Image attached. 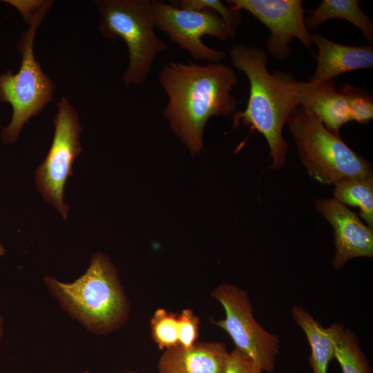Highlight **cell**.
<instances>
[{"label": "cell", "instance_id": "6da1fadb", "mask_svg": "<svg viewBox=\"0 0 373 373\" xmlns=\"http://www.w3.org/2000/svg\"><path fill=\"white\" fill-rule=\"evenodd\" d=\"M158 81L167 95L162 114L191 155L204 149V131L213 116L233 115L238 106L231 91L238 83L234 70L224 63L170 61Z\"/></svg>", "mask_w": 373, "mask_h": 373}, {"label": "cell", "instance_id": "7a4b0ae2", "mask_svg": "<svg viewBox=\"0 0 373 373\" xmlns=\"http://www.w3.org/2000/svg\"><path fill=\"white\" fill-rule=\"evenodd\" d=\"M229 55L235 68L242 71L249 82L247 105L233 115V126L250 125L266 139L272 158L271 167L281 169L288 151L283 126L298 106L291 86L293 75L267 69V52L256 46L233 45Z\"/></svg>", "mask_w": 373, "mask_h": 373}, {"label": "cell", "instance_id": "3957f363", "mask_svg": "<svg viewBox=\"0 0 373 373\" xmlns=\"http://www.w3.org/2000/svg\"><path fill=\"white\" fill-rule=\"evenodd\" d=\"M43 280L67 314L92 334H108L128 319L129 302L117 269L106 254H93L86 271L72 282L51 276Z\"/></svg>", "mask_w": 373, "mask_h": 373}, {"label": "cell", "instance_id": "277c9868", "mask_svg": "<svg viewBox=\"0 0 373 373\" xmlns=\"http://www.w3.org/2000/svg\"><path fill=\"white\" fill-rule=\"evenodd\" d=\"M52 4L51 1H28L20 9L28 24L17 44L20 68L17 73L7 70L0 75V102L12 108L10 122L1 132L4 144H14L23 126L53 100L55 83L41 69L33 47L37 30Z\"/></svg>", "mask_w": 373, "mask_h": 373}, {"label": "cell", "instance_id": "5b68a950", "mask_svg": "<svg viewBox=\"0 0 373 373\" xmlns=\"http://www.w3.org/2000/svg\"><path fill=\"white\" fill-rule=\"evenodd\" d=\"M287 124L309 176L323 184L373 177L370 162L329 131L310 111L298 106Z\"/></svg>", "mask_w": 373, "mask_h": 373}, {"label": "cell", "instance_id": "8992f818", "mask_svg": "<svg viewBox=\"0 0 373 373\" xmlns=\"http://www.w3.org/2000/svg\"><path fill=\"white\" fill-rule=\"evenodd\" d=\"M94 3L100 16L102 35L119 37L126 44L128 64L122 76L124 83L144 84L155 57L168 48L155 30L152 0H97Z\"/></svg>", "mask_w": 373, "mask_h": 373}, {"label": "cell", "instance_id": "52a82bcc", "mask_svg": "<svg viewBox=\"0 0 373 373\" xmlns=\"http://www.w3.org/2000/svg\"><path fill=\"white\" fill-rule=\"evenodd\" d=\"M50 149L35 173L36 188L44 201L61 218H68L70 207L65 201V186L73 174V164L82 152L79 114L63 97L57 103Z\"/></svg>", "mask_w": 373, "mask_h": 373}, {"label": "cell", "instance_id": "ba28073f", "mask_svg": "<svg viewBox=\"0 0 373 373\" xmlns=\"http://www.w3.org/2000/svg\"><path fill=\"white\" fill-rule=\"evenodd\" d=\"M223 307L225 317L213 321L226 332L236 347L250 358L262 370L275 369L280 352V339L256 322L248 293L233 284L223 283L211 294Z\"/></svg>", "mask_w": 373, "mask_h": 373}, {"label": "cell", "instance_id": "9c48e42d", "mask_svg": "<svg viewBox=\"0 0 373 373\" xmlns=\"http://www.w3.org/2000/svg\"><path fill=\"white\" fill-rule=\"evenodd\" d=\"M152 5L155 28L164 32L192 58L215 63L227 57L224 51L213 49L202 41L204 35L220 41L230 38L225 22L215 10L210 8L198 11L182 9L155 0H152Z\"/></svg>", "mask_w": 373, "mask_h": 373}, {"label": "cell", "instance_id": "30bf717a", "mask_svg": "<svg viewBox=\"0 0 373 373\" xmlns=\"http://www.w3.org/2000/svg\"><path fill=\"white\" fill-rule=\"evenodd\" d=\"M235 9L245 10L270 30L268 52L276 59L289 57V44L298 39L308 49L313 46L312 35L305 23L301 0H227Z\"/></svg>", "mask_w": 373, "mask_h": 373}, {"label": "cell", "instance_id": "8fae6325", "mask_svg": "<svg viewBox=\"0 0 373 373\" xmlns=\"http://www.w3.org/2000/svg\"><path fill=\"white\" fill-rule=\"evenodd\" d=\"M315 206L334 230V269L342 268L356 257H373L372 228L364 224L355 213L334 198L318 199Z\"/></svg>", "mask_w": 373, "mask_h": 373}, {"label": "cell", "instance_id": "7c38bea8", "mask_svg": "<svg viewBox=\"0 0 373 373\" xmlns=\"http://www.w3.org/2000/svg\"><path fill=\"white\" fill-rule=\"evenodd\" d=\"M291 86L298 106L312 113L333 134L339 135L341 127L352 120L346 97L332 80L321 82L298 81Z\"/></svg>", "mask_w": 373, "mask_h": 373}, {"label": "cell", "instance_id": "4fadbf2b", "mask_svg": "<svg viewBox=\"0 0 373 373\" xmlns=\"http://www.w3.org/2000/svg\"><path fill=\"white\" fill-rule=\"evenodd\" d=\"M229 352L222 342H196L189 348L180 345L164 350L160 373H223Z\"/></svg>", "mask_w": 373, "mask_h": 373}, {"label": "cell", "instance_id": "5bb4252c", "mask_svg": "<svg viewBox=\"0 0 373 373\" xmlns=\"http://www.w3.org/2000/svg\"><path fill=\"white\" fill-rule=\"evenodd\" d=\"M317 46L316 67L309 82L332 79L343 73L373 67V46H351L335 43L318 33L312 35Z\"/></svg>", "mask_w": 373, "mask_h": 373}, {"label": "cell", "instance_id": "9a60e30c", "mask_svg": "<svg viewBox=\"0 0 373 373\" xmlns=\"http://www.w3.org/2000/svg\"><path fill=\"white\" fill-rule=\"evenodd\" d=\"M291 314L294 321L305 334L310 345L309 362L313 373H327L329 363L334 358L335 346L345 329L344 325L335 323L324 327L300 305L293 306Z\"/></svg>", "mask_w": 373, "mask_h": 373}, {"label": "cell", "instance_id": "2e32d148", "mask_svg": "<svg viewBox=\"0 0 373 373\" xmlns=\"http://www.w3.org/2000/svg\"><path fill=\"white\" fill-rule=\"evenodd\" d=\"M358 0H322L317 8L305 12L307 28L314 30L325 21L330 19H345L356 26L370 43L373 41V23L358 6Z\"/></svg>", "mask_w": 373, "mask_h": 373}, {"label": "cell", "instance_id": "e0dca14e", "mask_svg": "<svg viewBox=\"0 0 373 373\" xmlns=\"http://www.w3.org/2000/svg\"><path fill=\"white\" fill-rule=\"evenodd\" d=\"M334 199L343 204L358 207L360 216L373 227V177L350 178L334 184Z\"/></svg>", "mask_w": 373, "mask_h": 373}, {"label": "cell", "instance_id": "ac0fdd59", "mask_svg": "<svg viewBox=\"0 0 373 373\" xmlns=\"http://www.w3.org/2000/svg\"><path fill=\"white\" fill-rule=\"evenodd\" d=\"M335 358L342 373H372L368 359L362 351L358 338L350 329H344L334 349Z\"/></svg>", "mask_w": 373, "mask_h": 373}, {"label": "cell", "instance_id": "d6986e66", "mask_svg": "<svg viewBox=\"0 0 373 373\" xmlns=\"http://www.w3.org/2000/svg\"><path fill=\"white\" fill-rule=\"evenodd\" d=\"M151 336L161 350L179 345L178 314L159 308L151 319Z\"/></svg>", "mask_w": 373, "mask_h": 373}, {"label": "cell", "instance_id": "ffe728a7", "mask_svg": "<svg viewBox=\"0 0 373 373\" xmlns=\"http://www.w3.org/2000/svg\"><path fill=\"white\" fill-rule=\"evenodd\" d=\"M170 3L178 8L190 10H201L210 8L219 14L225 22L230 38H233L240 24L242 16L240 10L231 6H227L219 0H180Z\"/></svg>", "mask_w": 373, "mask_h": 373}, {"label": "cell", "instance_id": "44dd1931", "mask_svg": "<svg viewBox=\"0 0 373 373\" xmlns=\"http://www.w3.org/2000/svg\"><path fill=\"white\" fill-rule=\"evenodd\" d=\"M344 93L352 120L367 124L373 117V98L365 89L345 84L339 86Z\"/></svg>", "mask_w": 373, "mask_h": 373}, {"label": "cell", "instance_id": "7402d4cb", "mask_svg": "<svg viewBox=\"0 0 373 373\" xmlns=\"http://www.w3.org/2000/svg\"><path fill=\"white\" fill-rule=\"evenodd\" d=\"M199 323V318L191 309H184L178 314V340L180 346L189 348L197 342Z\"/></svg>", "mask_w": 373, "mask_h": 373}, {"label": "cell", "instance_id": "603a6c76", "mask_svg": "<svg viewBox=\"0 0 373 373\" xmlns=\"http://www.w3.org/2000/svg\"><path fill=\"white\" fill-rule=\"evenodd\" d=\"M223 373H267L262 370L250 358L235 347L230 353Z\"/></svg>", "mask_w": 373, "mask_h": 373}, {"label": "cell", "instance_id": "cb8c5ba5", "mask_svg": "<svg viewBox=\"0 0 373 373\" xmlns=\"http://www.w3.org/2000/svg\"><path fill=\"white\" fill-rule=\"evenodd\" d=\"M3 332V319L2 316L0 315V340L2 337Z\"/></svg>", "mask_w": 373, "mask_h": 373}, {"label": "cell", "instance_id": "d4e9b609", "mask_svg": "<svg viewBox=\"0 0 373 373\" xmlns=\"http://www.w3.org/2000/svg\"><path fill=\"white\" fill-rule=\"evenodd\" d=\"M6 253V249L2 244L0 242V257L3 256Z\"/></svg>", "mask_w": 373, "mask_h": 373}, {"label": "cell", "instance_id": "484cf974", "mask_svg": "<svg viewBox=\"0 0 373 373\" xmlns=\"http://www.w3.org/2000/svg\"><path fill=\"white\" fill-rule=\"evenodd\" d=\"M79 373H90V372L88 370H85L82 371Z\"/></svg>", "mask_w": 373, "mask_h": 373}, {"label": "cell", "instance_id": "4316f807", "mask_svg": "<svg viewBox=\"0 0 373 373\" xmlns=\"http://www.w3.org/2000/svg\"><path fill=\"white\" fill-rule=\"evenodd\" d=\"M122 373H137V372H122Z\"/></svg>", "mask_w": 373, "mask_h": 373}]
</instances>
